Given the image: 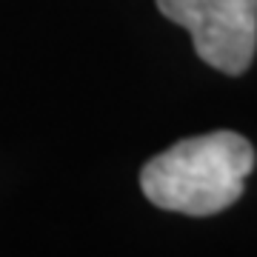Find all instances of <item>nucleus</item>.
I'll list each match as a JSON object with an SVG mask.
<instances>
[{"mask_svg": "<svg viewBox=\"0 0 257 257\" xmlns=\"http://www.w3.org/2000/svg\"><path fill=\"white\" fill-rule=\"evenodd\" d=\"M254 149L234 132L189 138L152 157L140 172V189L157 209L209 217L243 194Z\"/></svg>", "mask_w": 257, "mask_h": 257, "instance_id": "f257e3e1", "label": "nucleus"}, {"mask_svg": "<svg viewBox=\"0 0 257 257\" xmlns=\"http://www.w3.org/2000/svg\"><path fill=\"white\" fill-rule=\"evenodd\" d=\"M166 18L192 32L203 63L243 74L257 49V0H157Z\"/></svg>", "mask_w": 257, "mask_h": 257, "instance_id": "f03ea898", "label": "nucleus"}]
</instances>
